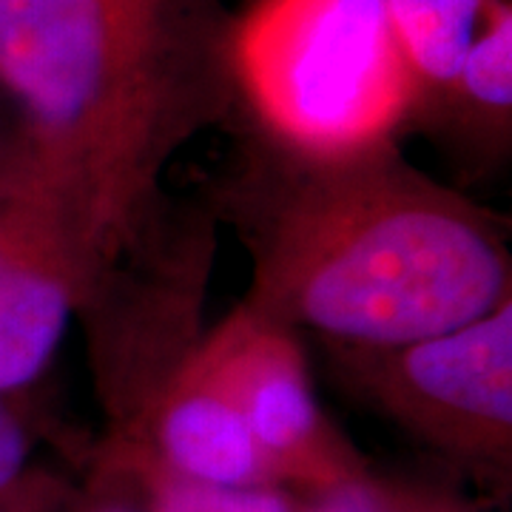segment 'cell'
Masks as SVG:
<instances>
[{
  "label": "cell",
  "instance_id": "6da1fadb",
  "mask_svg": "<svg viewBox=\"0 0 512 512\" xmlns=\"http://www.w3.org/2000/svg\"><path fill=\"white\" fill-rule=\"evenodd\" d=\"M507 282V254L476 211L382 174L311 188L265 262L276 316L367 350L476 322L510 299Z\"/></svg>",
  "mask_w": 512,
  "mask_h": 512
},
{
  "label": "cell",
  "instance_id": "7a4b0ae2",
  "mask_svg": "<svg viewBox=\"0 0 512 512\" xmlns=\"http://www.w3.org/2000/svg\"><path fill=\"white\" fill-rule=\"evenodd\" d=\"M237 66L276 134L325 157L373 146L416 89L384 0H256Z\"/></svg>",
  "mask_w": 512,
  "mask_h": 512
},
{
  "label": "cell",
  "instance_id": "3957f363",
  "mask_svg": "<svg viewBox=\"0 0 512 512\" xmlns=\"http://www.w3.org/2000/svg\"><path fill=\"white\" fill-rule=\"evenodd\" d=\"M165 15L151 0H0V86L49 148H120L160 106Z\"/></svg>",
  "mask_w": 512,
  "mask_h": 512
},
{
  "label": "cell",
  "instance_id": "277c9868",
  "mask_svg": "<svg viewBox=\"0 0 512 512\" xmlns=\"http://www.w3.org/2000/svg\"><path fill=\"white\" fill-rule=\"evenodd\" d=\"M382 356L379 396L396 419L450 456L476 464L510 458L512 305Z\"/></svg>",
  "mask_w": 512,
  "mask_h": 512
},
{
  "label": "cell",
  "instance_id": "5b68a950",
  "mask_svg": "<svg viewBox=\"0 0 512 512\" xmlns=\"http://www.w3.org/2000/svg\"><path fill=\"white\" fill-rule=\"evenodd\" d=\"M265 456L279 487L311 495L362 484L359 461L336 441L296 350L265 330H234L205 353Z\"/></svg>",
  "mask_w": 512,
  "mask_h": 512
},
{
  "label": "cell",
  "instance_id": "8992f818",
  "mask_svg": "<svg viewBox=\"0 0 512 512\" xmlns=\"http://www.w3.org/2000/svg\"><path fill=\"white\" fill-rule=\"evenodd\" d=\"M146 458L174 476L208 487L276 484L237 402L205 359L160 404Z\"/></svg>",
  "mask_w": 512,
  "mask_h": 512
},
{
  "label": "cell",
  "instance_id": "52a82bcc",
  "mask_svg": "<svg viewBox=\"0 0 512 512\" xmlns=\"http://www.w3.org/2000/svg\"><path fill=\"white\" fill-rule=\"evenodd\" d=\"M72 305V276L46 228L0 225V396L46 370L69 328Z\"/></svg>",
  "mask_w": 512,
  "mask_h": 512
},
{
  "label": "cell",
  "instance_id": "ba28073f",
  "mask_svg": "<svg viewBox=\"0 0 512 512\" xmlns=\"http://www.w3.org/2000/svg\"><path fill=\"white\" fill-rule=\"evenodd\" d=\"M390 29L416 77L456 83L478 35L484 0H384Z\"/></svg>",
  "mask_w": 512,
  "mask_h": 512
},
{
  "label": "cell",
  "instance_id": "9c48e42d",
  "mask_svg": "<svg viewBox=\"0 0 512 512\" xmlns=\"http://www.w3.org/2000/svg\"><path fill=\"white\" fill-rule=\"evenodd\" d=\"M131 461L143 481L148 512H302V501L276 484L225 490L174 476L137 453Z\"/></svg>",
  "mask_w": 512,
  "mask_h": 512
},
{
  "label": "cell",
  "instance_id": "30bf717a",
  "mask_svg": "<svg viewBox=\"0 0 512 512\" xmlns=\"http://www.w3.org/2000/svg\"><path fill=\"white\" fill-rule=\"evenodd\" d=\"M456 83L487 109L512 106V15L507 6L495 9L493 20L478 29Z\"/></svg>",
  "mask_w": 512,
  "mask_h": 512
},
{
  "label": "cell",
  "instance_id": "8fae6325",
  "mask_svg": "<svg viewBox=\"0 0 512 512\" xmlns=\"http://www.w3.org/2000/svg\"><path fill=\"white\" fill-rule=\"evenodd\" d=\"M74 512H148L146 490L134 461H114V467L94 481L92 493L77 495Z\"/></svg>",
  "mask_w": 512,
  "mask_h": 512
},
{
  "label": "cell",
  "instance_id": "7c38bea8",
  "mask_svg": "<svg viewBox=\"0 0 512 512\" xmlns=\"http://www.w3.org/2000/svg\"><path fill=\"white\" fill-rule=\"evenodd\" d=\"M77 493L63 481L43 473H26L6 495H0V512H74Z\"/></svg>",
  "mask_w": 512,
  "mask_h": 512
},
{
  "label": "cell",
  "instance_id": "4fadbf2b",
  "mask_svg": "<svg viewBox=\"0 0 512 512\" xmlns=\"http://www.w3.org/2000/svg\"><path fill=\"white\" fill-rule=\"evenodd\" d=\"M370 493L376 512H467L447 495L427 493L416 487H387L370 481Z\"/></svg>",
  "mask_w": 512,
  "mask_h": 512
},
{
  "label": "cell",
  "instance_id": "5bb4252c",
  "mask_svg": "<svg viewBox=\"0 0 512 512\" xmlns=\"http://www.w3.org/2000/svg\"><path fill=\"white\" fill-rule=\"evenodd\" d=\"M302 512H376L373 493H370V478L362 484L339 487L330 493L311 495L302 501Z\"/></svg>",
  "mask_w": 512,
  "mask_h": 512
},
{
  "label": "cell",
  "instance_id": "9a60e30c",
  "mask_svg": "<svg viewBox=\"0 0 512 512\" xmlns=\"http://www.w3.org/2000/svg\"><path fill=\"white\" fill-rule=\"evenodd\" d=\"M151 3H160V6H168L171 0H151Z\"/></svg>",
  "mask_w": 512,
  "mask_h": 512
}]
</instances>
